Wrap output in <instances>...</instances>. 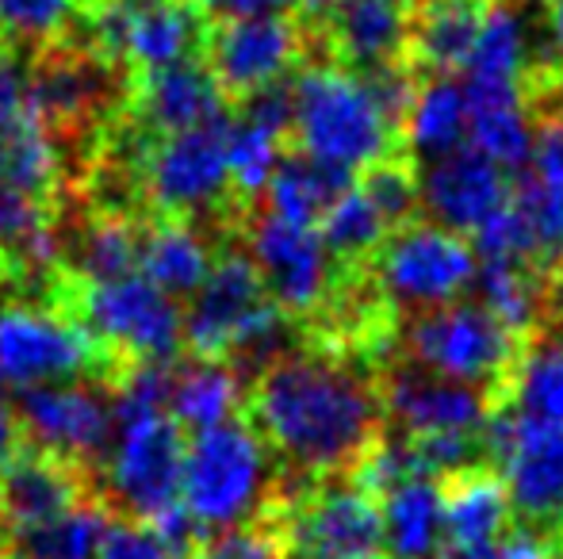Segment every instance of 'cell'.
<instances>
[{
    "label": "cell",
    "instance_id": "6da1fadb",
    "mask_svg": "<svg viewBox=\"0 0 563 559\" xmlns=\"http://www.w3.org/2000/svg\"><path fill=\"white\" fill-rule=\"evenodd\" d=\"M242 418L296 479H345L387 433L376 372L303 345L253 376Z\"/></svg>",
    "mask_w": 563,
    "mask_h": 559
},
{
    "label": "cell",
    "instance_id": "7a4b0ae2",
    "mask_svg": "<svg viewBox=\"0 0 563 559\" xmlns=\"http://www.w3.org/2000/svg\"><path fill=\"white\" fill-rule=\"evenodd\" d=\"M291 149L345 172H361L402 146L399 131L384 120L361 74L311 66L291 81Z\"/></svg>",
    "mask_w": 563,
    "mask_h": 559
},
{
    "label": "cell",
    "instance_id": "3957f363",
    "mask_svg": "<svg viewBox=\"0 0 563 559\" xmlns=\"http://www.w3.org/2000/svg\"><path fill=\"white\" fill-rule=\"evenodd\" d=\"M268 448L253 425L238 414L216 429L192 437L180 476V506L192 514L203 533L242 529L257 517L273 491L276 476L268 471Z\"/></svg>",
    "mask_w": 563,
    "mask_h": 559
},
{
    "label": "cell",
    "instance_id": "277c9868",
    "mask_svg": "<svg viewBox=\"0 0 563 559\" xmlns=\"http://www.w3.org/2000/svg\"><path fill=\"white\" fill-rule=\"evenodd\" d=\"M526 337L510 334L483 303H456L410 311L399 326V357L426 372L452 383H472L490 395L498 406L510 368L518 365V353Z\"/></svg>",
    "mask_w": 563,
    "mask_h": 559
},
{
    "label": "cell",
    "instance_id": "5b68a950",
    "mask_svg": "<svg viewBox=\"0 0 563 559\" xmlns=\"http://www.w3.org/2000/svg\"><path fill=\"white\" fill-rule=\"evenodd\" d=\"M483 440L510 494L514 525L552 537L563 525V422L495 411L483 422Z\"/></svg>",
    "mask_w": 563,
    "mask_h": 559
},
{
    "label": "cell",
    "instance_id": "8992f818",
    "mask_svg": "<svg viewBox=\"0 0 563 559\" xmlns=\"http://www.w3.org/2000/svg\"><path fill=\"white\" fill-rule=\"evenodd\" d=\"M74 311L100 349L123 353L134 365H169L185 345V314L177 299L157 291L142 272L100 283L81 280Z\"/></svg>",
    "mask_w": 563,
    "mask_h": 559
},
{
    "label": "cell",
    "instance_id": "52a82bcc",
    "mask_svg": "<svg viewBox=\"0 0 563 559\" xmlns=\"http://www.w3.org/2000/svg\"><path fill=\"white\" fill-rule=\"evenodd\" d=\"M234 115L211 120L203 127L180 131L169 138H154L139 161V180L146 200L162 211V219L196 215H245L230 200V172H227V138Z\"/></svg>",
    "mask_w": 563,
    "mask_h": 559
},
{
    "label": "cell",
    "instance_id": "ba28073f",
    "mask_svg": "<svg viewBox=\"0 0 563 559\" xmlns=\"http://www.w3.org/2000/svg\"><path fill=\"white\" fill-rule=\"evenodd\" d=\"M368 269L379 291L399 306V314H407L456 303L475 283L479 265L464 234H452L422 215L387 234Z\"/></svg>",
    "mask_w": 563,
    "mask_h": 559
},
{
    "label": "cell",
    "instance_id": "9c48e42d",
    "mask_svg": "<svg viewBox=\"0 0 563 559\" xmlns=\"http://www.w3.org/2000/svg\"><path fill=\"white\" fill-rule=\"evenodd\" d=\"M108 353L69 314L43 303L0 306V388L31 391L97 376Z\"/></svg>",
    "mask_w": 563,
    "mask_h": 559
},
{
    "label": "cell",
    "instance_id": "30bf717a",
    "mask_svg": "<svg viewBox=\"0 0 563 559\" xmlns=\"http://www.w3.org/2000/svg\"><path fill=\"white\" fill-rule=\"evenodd\" d=\"M185 433L169 414L115 422L112 448L104 456L108 494L142 522L180 502V476H185Z\"/></svg>",
    "mask_w": 563,
    "mask_h": 559
},
{
    "label": "cell",
    "instance_id": "8fae6325",
    "mask_svg": "<svg viewBox=\"0 0 563 559\" xmlns=\"http://www.w3.org/2000/svg\"><path fill=\"white\" fill-rule=\"evenodd\" d=\"M245 246H250V261L257 265L268 299L296 326L322 311L334 288V261L319 231H303V226L276 219L273 211H261V215H250Z\"/></svg>",
    "mask_w": 563,
    "mask_h": 559
},
{
    "label": "cell",
    "instance_id": "7c38bea8",
    "mask_svg": "<svg viewBox=\"0 0 563 559\" xmlns=\"http://www.w3.org/2000/svg\"><path fill=\"white\" fill-rule=\"evenodd\" d=\"M115 62L85 43H54L27 69V112L51 131L81 127L123 100L131 85L119 81Z\"/></svg>",
    "mask_w": 563,
    "mask_h": 559
},
{
    "label": "cell",
    "instance_id": "4fadbf2b",
    "mask_svg": "<svg viewBox=\"0 0 563 559\" xmlns=\"http://www.w3.org/2000/svg\"><path fill=\"white\" fill-rule=\"evenodd\" d=\"M15 418L43 452H54L69 463H89L97 456H108L115 437L112 399L97 383L81 380L20 391Z\"/></svg>",
    "mask_w": 563,
    "mask_h": 559
},
{
    "label": "cell",
    "instance_id": "5bb4252c",
    "mask_svg": "<svg viewBox=\"0 0 563 559\" xmlns=\"http://www.w3.org/2000/svg\"><path fill=\"white\" fill-rule=\"evenodd\" d=\"M376 391L384 403L387 429L402 437L479 429L495 414V403L483 388L441 380L402 357H391L384 368H376Z\"/></svg>",
    "mask_w": 563,
    "mask_h": 559
},
{
    "label": "cell",
    "instance_id": "9a60e30c",
    "mask_svg": "<svg viewBox=\"0 0 563 559\" xmlns=\"http://www.w3.org/2000/svg\"><path fill=\"white\" fill-rule=\"evenodd\" d=\"M303 31L284 15H250V20H223L203 38L208 69L219 81L223 97L242 104L261 89H273L288 77V69L303 54Z\"/></svg>",
    "mask_w": 563,
    "mask_h": 559
},
{
    "label": "cell",
    "instance_id": "2e32d148",
    "mask_svg": "<svg viewBox=\"0 0 563 559\" xmlns=\"http://www.w3.org/2000/svg\"><path fill=\"white\" fill-rule=\"evenodd\" d=\"M188 299L192 303L185 314V345L196 353V360H230L238 337L268 303V291L250 254L223 249L200 291Z\"/></svg>",
    "mask_w": 563,
    "mask_h": 559
},
{
    "label": "cell",
    "instance_id": "e0dca14e",
    "mask_svg": "<svg viewBox=\"0 0 563 559\" xmlns=\"http://www.w3.org/2000/svg\"><path fill=\"white\" fill-rule=\"evenodd\" d=\"M131 127L146 138H169L227 115V97L200 58L131 77L126 92Z\"/></svg>",
    "mask_w": 563,
    "mask_h": 559
},
{
    "label": "cell",
    "instance_id": "ac0fdd59",
    "mask_svg": "<svg viewBox=\"0 0 563 559\" xmlns=\"http://www.w3.org/2000/svg\"><path fill=\"white\" fill-rule=\"evenodd\" d=\"M510 200V180L487 154L464 142L422 172V215L452 234H472Z\"/></svg>",
    "mask_w": 563,
    "mask_h": 559
},
{
    "label": "cell",
    "instance_id": "d6986e66",
    "mask_svg": "<svg viewBox=\"0 0 563 559\" xmlns=\"http://www.w3.org/2000/svg\"><path fill=\"white\" fill-rule=\"evenodd\" d=\"M322 23L330 54L349 74L410 58V8L399 0H341Z\"/></svg>",
    "mask_w": 563,
    "mask_h": 559
},
{
    "label": "cell",
    "instance_id": "ffe728a7",
    "mask_svg": "<svg viewBox=\"0 0 563 559\" xmlns=\"http://www.w3.org/2000/svg\"><path fill=\"white\" fill-rule=\"evenodd\" d=\"M85 499V479L77 463L43 448H23L0 471V522L15 533L54 522Z\"/></svg>",
    "mask_w": 563,
    "mask_h": 559
},
{
    "label": "cell",
    "instance_id": "44dd1931",
    "mask_svg": "<svg viewBox=\"0 0 563 559\" xmlns=\"http://www.w3.org/2000/svg\"><path fill=\"white\" fill-rule=\"evenodd\" d=\"M467 135L498 169L521 172L533 154V108L521 81H467Z\"/></svg>",
    "mask_w": 563,
    "mask_h": 559
},
{
    "label": "cell",
    "instance_id": "7402d4cb",
    "mask_svg": "<svg viewBox=\"0 0 563 559\" xmlns=\"http://www.w3.org/2000/svg\"><path fill=\"white\" fill-rule=\"evenodd\" d=\"M441 491V537L445 548L498 545L514 525V506L495 468H472L438 483Z\"/></svg>",
    "mask_w": 563,
    "mask_h": 559
},
{
    "label": "cell",
    "instance_id": "603a6c76",
    "mask_svg": "<svg viewBox=\"0 0 563 559\" xmlns=\"http://www.w3.org/2000/svg\"><path fill=\"white\" fill-rule=\"evenodd\" d=\"M495 411H514L537 422H563V322H544L521 342Z\"/></svg>",
    "mask_w": 563,
    "mask_h": 559
},
{
    "label": "cell",
    "instance_id": "cb8c5ba5",
    "mask_svg": "<svg viewBox=\"0 0 563 559\" xmlns=\"http://www.w3.org/2000/svg\"><path fill=\"white\" fill-rule=\"evenodd\" d=\"M490 0H426L410 27V62L418 74H464Z\"/></svg>",
    "mask_w": 563,
    "mask_h": 559
},
{
    "label": "cell",
    "instance_id": "d4e9b609",
    "mask_svg": "<svg viewBox=\"0 0 563 559\" xmlns=\"http://www.w3.org/2000/svg\"><path fill=\"white\" fill-rule=\"evenodd\" d=\"M211 265L216 257H211L208 234L196 231L188 219H157L154 226L142 231L139 272L169 299L196 295L200 283L208 280Z\"/></svg>",
    "mask_w": 563,
    "mask_h": 559
},
{
    "label": "cell",
    "instance_id": "484cf974",
    "mask_svg": "<svg viewBox=\"0 0 563 559\" xmlns=\"http://www.w3.org/2000/svg\"><path fill=\"white\" fill-rule=\"evenodd\" d=\"M353 188V172L338 169V165L314 161V157L288 149L276 165L273 180H268V211L276 219L303 231H319V223L327 219V211L334 208L341 195Z\"/></svg>",
    "mask_w": 563,
    "mask_h": 559
},
{
    "label": "cell",
    "instance_id": "4316f807",
    "mask_svg": "<svg viewBox=\"0 0 563 559\" xmlns=\"http://www.w3.org/2000/svg\"><path fill=\"white\" fill-rule=\"evenodd\" d=\"M467 135V104L464 85L456 77H433L418 89L415 108L402 123L399 146L410 154V161H438L464 146Z\"/></svg>",
    "mask_w": 563,
    "mask_h": 559
},
{
    "label": "cell",
    "instance_id": "83f0119b",
    "mask_svg": "<svg viewBox=\"0 0 563 559\" xmlns=\"http://www.w3.org/2000/svg\"><path fill=\"white\" fill-rule=\"evenodd\" d=\"M58 142H54V131L38 115H31L23 108L15 120L0 123V185L46 200L54 192V185H58Z\"/></svg>",
    "mask_w": 563,
    "mask_h": 559
},
{
    "label": "cell",
    "instance_id": "f1b7e54d",
    "mask_svg": "<svg viewBox=\"0 0 563 559\" xmlns=\"http://www.w3.org/2000/svg\"><path fill=\"white\" fill-rule=\"evenodd\" d=\"M169 411L180 429H216L242 411V376L227 360H196L173 376Z\"/></svg>",
    "mask_w": 563,
    "mask_h": 559
},
{
    "label": "cell",
    "instance_id": "f546056e",
    "mask_svg": "<svg viewBox=\"0 0 563 559\" xmlns=\"http://www.w3.org/2000/svg\"><path fill=\"white\" fill-rule=\"evenodd\" d=\"M387 559H430L441 548V491L433 479H410L379 502Z\"/></svg>",
    "mask_w": 563,
    "mask_h": 559
},
{
    "label": "cell",
    "instance_id": "4dcf8cb0",
    "mask_svg": "<svg viewBox=\"0 0 563 559\" xmlns=\"http://www.w3.org/2000/svg\"><path fill=\"white\" fill-rule=\"evenodd\" d=\"M467 81H529V23L518 4L495 0L464 66Z\"/></svg>",
    "mask_w": 563,
    "mask_h": 559
},
{
    "label": "cell",
    "instance_id": "1f68e13d",
    "mask_svg": "<svg viewBox=\"0 0 563 559\" xmlns=\"http://www.w3.org/2000/svg\"><path fill=\"white\" fill-rule=\"evenodd\" d=\"M284 146H288V138L261 127V123H250V120H242V115L230 123L227 172H230V195H234L238 211L250 215V211L257 208L268 180H273L276 165H280Z\"/></svg>",
    "mask_w": 563,
    "mask_h": 559
},
{
    "label": "cell",
    "instance_id": "d6a6232c",
    "mask_svg": "<svg viewBox=\"0 0 563 559\" xmlns=\"http://www.w3.org/2000/svg\"><path fill=\"white\" fill-rule=\"evenodd\" d=\"M112 514L100 502H77L54 522L20 533V552L27 559H100L112 533Z\"/></svg>",
    "mask_w": 563,
    "mask_h": 559
},
{
    "label": "cell",
    "instance_id": "836d02e7",
    "mask_svg": "<svg viewBox=\"0 0 563 559\" xmlns=\"http://www.w3.org/2000/svg\"><path fill=\"white\" fill-rule=\"evenodd\" d=\"M319 238L327 246L330 261L341 265V269H368L376 249L384 246L387 226L361 195V188L353 185L319 223Z\"/></svg>",
    "mask_w": 563,
    "mask_h": 559
},
{
    "label": "cell",
    "instance_id": "e575fe53",
    "mask_svg": "<svg viewBox=\"0 0 563 559\" xmlns=\"http://www.w3.org/2000/svg\"><path fill=\"white\" fill-rule=\"evenodd\" d=\"M356 188L372 203V211L384 219L387 234L422 219V172H418V161H410V154H402V149L361 169Z\"/></svg>",
    "mask_w": 563,
    "mask_h": 559
},
{
    "label": "cell",
    "instance_id": "d590c367",
    "mask_svg": "<svg viewBox=\"0 0 563 559\" xmlns=\"http://www.w3.org/2000/svg\"><path fill=\"white\" fill-rule=\"evenodd\" d=\"M139 246H142V231L126 215H112V211L97 215L85 226L81 242L74 249L77 272L85 277V283L126 277V272L139 269Z\"/></svg>",
    "mask_w": 563,
    "mask_h": 559
},
{
    "label": "cell",
    "instance_id": "8d00e7d4",
    "mask_svg": "<svg viewBox=\"0 0 563 559\" xmlns=\"http://www.w3.org/2000/svg\"><path fill=\"white\" fill-rule=\"evenodd\" d=\"M510 200L521 208V215L529 219L541 246V272L563 269V188H544L533 177H521L510 188Z\"/></svg>",
    "mask_w": 563,
    "mask_h": 559
},
{
    "label": "cell",
    "instance_id": "74e56055",
    "mask_svg": "<svg viewBox=\"0 0 563 559\" xmlns=\"http://www.w3.org/2000/svg\"><path fill=\"white\" fill-rule=\"evenodd\" d=\"M81 0H0V35L51 43L74 23Z\"/></svg>",
    "mask_w": 563,
    "mask_h": 559
},
{
    "label": "cell",
    "instance_id": "f35d334b",
    "mask_svg": "<svg viewBox=\"0 0 563 559\" xmlns=\"http://www.w3.org/2000/svg\"><path fill=\"white\" fill-rule=\"evenodd\" d=\"M541 115L533 127V154H529V177L544 188H563V92L560 85L537 92Z\"/></svg>",
    "mask_w": 563,
    "mask_h": 559
},
{
    "label": "cell",
    "instance_id": "ab89813d",
    "mask_svg": "<svg viewBox=\"0 0 563 559\" xmlns=\"http://www.w3.org/2000/svg\"><path fill=\"white\" fill-rule=\"evenodd\" d=\"M46 226H51L46 200L0 185V254H4V249L27 246V242L35 238L38 231H46Z\"/></svg>",
    "mask_w": 563,
    "mask_h": 559
},
{
    "label": "cell",
    "instance_id": "60d3db41",
    "mask_svg": "<svg viewBox=\"0 0 563 559\" xmlns=\"http://www.w3.org/2000/svg\"><path fill=\"white\" fill-rule=\"evenodd\" d=\"M192 559H284V552L276 548V540L268 537L261 525L250 522V525H242V529L208 537Z\"/></svg>",
    "mask_w": 563,
    "mask_h": 559
},
{
    "label": "cell",
    "instance_id": "b9f144b4",
    "mask_svg": "<svg viewBox=\"0 0 563 559\" xmlns=\"http://www.w3.org/2000/svg\"><path fill=\"white\" fill-rule=\"evenodd\" d=\"M100 559H173V556L165 552L162 540L154 537L150 525L119 522V525H112V533H108Z\"/></svg>",
    "mask_w": 563,
    "mask_h": 559
},
{
    "label": "cell",
    "instance_id": "7bdbcfd3",
    "mask_svg": "<svg viewBox=\"0 0 563 559\" xmlns=\"http://www.w3.org/2000/svg\"><path fill=\"white\" fill-rule=\"evenodd\" d=\"M27 104V69L12 51L0 46V123L15 120Z\"/></svg>",
    "mask_w": 563,
    "mask_h": 559
},
{
    "label": "cell",
    "instance_id": "ee69618b",
    "mask_svg": "<svg viewBox=\"0 0 563 559\" xmlns=\"http://www.w3.org/2000/svg\"><path fill=\"white\" fill-rule=\"evenodd\" d=\"M203 15H223V20H250V15H280L296 0H192Z\"/></svg>",
    "mask_w": 563,
    "mask_h": 559
},
{
    "label": "cell",
    "instance_id": "f6af8a7d",
    "mask_svg": "<svg viewBox=\"0 0 563 559\" xmlns=\"http://www.w3.org/2000/svg\"><path fill=\"white\" fill-rule=\"evenodd\" d=\"M15 452H20V418H15L12 403H4V395H0V471L8 468Z\"/></svg>",
    "mask_w": 563,
    "mask_h": 559
},
{
    "label": "cell",
    "instance_id": "bcb514c9",
    "mask_svg": "<svg viewBox=\"0 0 563 559\" xmlns=\"http://www.w3.org/2000/svg\"><path fill=\"white\" fill-rule=\"evenodd\" d=\"M549 31H552V43H556L560 66H563V0H549Z\"/></svg>",
    "mask_w": 563,
    "mask_h": 559
},
{
    "label": "cell",
    "instance_id": "7dc6e473",
    "mask_svg": "<svg viewBox=\"0 0 563 559\" xmlns=\"http://www.w3.org/2000/svg\"><path fill=\"white\" fill-rule=\"evenodd\" d=\"M296 4H299V12H303L307 20L314 23V20H327V15L341 4V0H296Z\"/></svg>",
    "mask_w": 563,
    "mask_h": 559
},
{
    "label": "cell",
    "instance_id": "c3c4849f",
    "mask_svg": "<svg viewBox=\"0 0 563 559\" xmlns=\"http://www.w3.org/2000/svg\"><path fill=\"white\" fill-rule=\"evenodd\" d=\"M445 559H503L498 545H483V548H445Z\"/></svg>",
    "mask_w": 563,
    "mask_h": 559
},
{
    "label": "cell",
    "instance_id": "681fc988",
    "mask_svg": "<svg viewBox=\"0 0 563 559\" xmlns=\"http://www.w3.org/2000/svg\"><path fill=\"white\" fill-rule=\"evenodd\" d=\"M85 4H146V0H85Z\"/></svg>",
    "mask_w": 563,
    "mask_h": 559
},
{
    "label": "cell",
    "instance_id": "f907efd6",
    "mask_svg": "<svg viewBox=\"0 0 563 559\" xmlns=\"http://www.w3.org/2000/svg\"><path fill=\"white\" fill-rule=\"evenodd\" d=\"M8 277V261H4V254H0V280Z\"/></svg>",
    "mask_w": 563,
    "mask_h": 559
},
{
    "label": "cell",
    "instance_id": "816d5d0a",
    "mask_svg": "<svg viewBox=\"0 0 563 559\" xmlns=\"http://www.w3.org/2000/svg\"><path fill=\"white\" fill-rule=\"evenodd\" d=\"M0 559H27V556H23V552H4Z\"/></svg>",
    "mask_w": 563,
    "mask_h": 559
},
{
    "label": "cell",
    "instance_id": "f5cc1de1",
    "mask_svg": "<svg viewBox=\"0 0 563 559\" xmlns=\"http://www.w3.org/2000/svg\"><path fill=\"white\" fill-rule=\"evenodd\" d=\"M399 4H407V8H410V4H426V0H399Z\"/></svg>",
    "mask_w": 563,
    "mask_h": 559
}]
</instances>
